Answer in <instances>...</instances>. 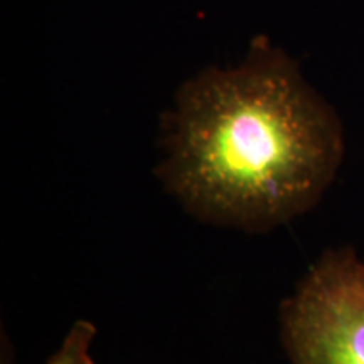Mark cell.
<instances>
[{
  "mask_svg": "<svg viewBox=\"0 0 364 364\" xmlns=\"http://www.w3.org/2000/svg\"><path fill=\"white\" fill-rule=\"evenodd\" d=\"M97 338V327L90 321H76L68 331L61 346L49 358L48 364H95L91 344Z\"/></svg>",
  "mask_w": 364,
  "mask_h": 364,
  "instance_id": "cell-3",
  "label": "cell"
},
{
  "mask_svg": "<svg viewBox=\"0 0 364 364\" xmlns=\"http://www.w3.org/2000/svg\"><path fill=\"white\" fill-rule=\"evenodd\" d=\"M290 364H364V258L327 250L280 307Z\"/></svg>",
  "mask_w": 364,
  "mask_h": 364,
  "instance_id": "cell-2",
  "label": "cell"
},
{
  "mask_svg": "<svg viewBox=\"0 0 364 364\" xmlns=\"http://www.w3.org/2000/svg\"><path fill=\"white\" fill-rule=\"evenodd\" d=\"M157 176L209 225L267 233L317 206L338 174V115L265 38L238 66L186 81L162 122Z\"/></svg>",
  "mask_w": 364,
  "mask_h": 364,
  "instance_id": "cell-1",
  "label": "cell"
}]
</instances>
